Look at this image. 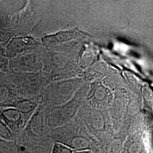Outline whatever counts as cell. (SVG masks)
<instances>
[{
    "mask_svg": "<svg viewBox=\"0 0 153 153\" xmlns=\"http://www.w3.org/2000/svg\"><path fill=\"white\" fill-rule=\"evenodd\" d=\"M123 146L120 140L115 139L107 145V153H121L123 152Z\"/></svg>",
    "mask_w": 153,
    "mask_h": 153,
    "instance_id": "obj_7",
    "label": "cell"
},
{
    "mask_svg": "<svg viewBox=\"0 0 153 153\" xmlns=\"http://www.w3.org/2000/svg\"><path fill=\"white\" fill-rule=\"evenodd\" d=\"M38 45V42L31 37H13L6 45L5 53L8 59L30 51Z\"/></svg>",
    "mask_w": 153,
    "mask_h": 153,
    "instance_id": "obj_1",
    "label": "cell"
},
{
    "mask_svg": "<svg viewBox=\"0 0 153 153\" xmlns=\"http://www.w3.org/2000/svg\"></svg>",
    "mask_w": 153,
    "mask_h": 153,
    "instance_id": "obj_13",
    "label": "cell"
},
{
    "mask_svg": "<svg viewBox=\"0 0 153 153\" xmlns=\"http://www.w3.org/2000/svg\"><path fill=\"white\" fill-rule=\"evenodd\" d=\"M76 36V33L75 31H71V30L61 31L53 35H49L45 36L43 41H44V44L48 46L71 40L72 39Z\"/></svg>",
    "mask_w": 153,
    "mask_h": 153,
    "instance_id": "obj_3",
    "label": "cell"
},
{
    "mask_svg": "<svg viewBox=\"0 0 153 153\" xmlns=\"http://www.w3.org/2000/svg\"><path fill=\"white\" fill-rule=\"evenodd\" d=\"M73 150L82 151L88 150L90 147V143L86 138L82 137H76L71 140V146H69Z\"/></svg>",
    "mask_w": 153,
    "mask_h": 153,
    "instance_id": "obj_5",
    "label": "cell"
},
{
    "mask_svg": "<svg viewBox=\"0 0 153 153\" xmlns=\"http://www.w3.org/2000/svg\"><path fill=\"white\" fill-rule=\"evenodd\" d=\"M8 59L5 53V48L0 45V72H4L8 67Z\"/></svg>",
    "mask_w": 153,
    "mask_h": 153,
    "instance_id": "obj_10",
    "label": "cell"
},
{
    "mask_svg": "<svg viewBox=\"0 0 153 153\" xmlns=\"http://www.w3.org/2000/svg\"><path fill=\"white\" fill-rule=\"evenodd\" d=\"M51 153H74V150L65 144L57 142L53 145Z\"/></svg>",
    "mask_w": 153,
    "mask_h": 153,
    "instance_id": "obj_9",
    "label": "cell"
},
{
    "mask_svg": "<svg viewBox=\"0 0 153 153\" xmlns=\"http://www.w3.org/2000/svg\"><path fill=\"white\" fill-rule=\"evenodd\" d=\"M13 33L9 30L0 27V45L7 44L13 38Z\"/></svg>",
    "mask_w": 153,
    "mask_h": 153,
    "instance_id": "obj_8",
    "label": "cell"
},
{
    "mask_svg": "<svg viewBox=\"0 0 153 153\" xmlns=\"http://www.w3.org/2000/svg\"><path fill=\"white\" fill-rule=\"evenodd\" d=\"M0 119L3 121L13 133L19 131L25 124V117L14 107H0Z\"/></svg>",
    "mask_w": 153,
    "mask_h": 153,
    "instance_id": "obj_2",
    "label": "cell"
},
{
    "mask_svg": "<svg viewBox=\"0 0 153 153\" xmlns=\"http://www.w3.org/2000/svg\"><path fill=\"white\" fill-rule=\"evenodd\" d=\"M11 107L19 110L25 117V115H29L33 112L35 108L36 104L31 101L23 100L14 102Z\"/></svg>",
    "mask_w": 153,
    "mask_h": 153,
    "instance_id": "obj_4",
    "label": "cell"
},
{
    "mask_svg": "<svg viewBox=\"0 0 153 153\" xmlns=\"http://www.w3.org/2000/svg\"><path fill=\"white\" fill-rule=\"evenodd\" d=\"M74 153H93L90 150H82V151H77L75 152Z\"/></svg>",
    "mask_w": 153,
    "mask_h": 153,
    "instance_id": "obj_12",
    "label": "cell"
},
{
    "mask_svg": "<svg viewBox=\"0 0 153 153\" xmlns=\"http://www.w3.org/2000/svg\"><path fill=\"white\" fill-rule=\"evenodd\" d=\"M14 133L5 123L0 119V138L6 141H10L13 138Z\"/></svg>",
    "mask_w": 153,
    "mask_h": 153,
    "instance_id": "obj_6",
    "label": "cell"
},
{
    "mask_svg": "<svg viewBox=\"0 0 153 153\" xmlns=\"http://www.w3.org/2000/svg\"><path fill=\"white\" fill-rule=\"evenodd\" d=\"M126 153H142L143 148L140 142L138 141L131 142L126 150Z\"/></svg>",
    "mask_w": 153,
    "mask_h": 153,
    "instance_id": "obj_11",
    "label": "cell"
}]
</instances>
